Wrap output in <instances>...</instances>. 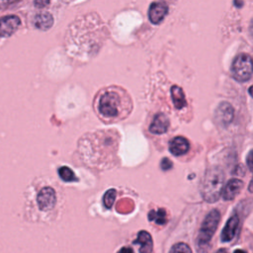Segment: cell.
I'll return each mask as SVG.
<instances>
[{"mask_svg": "<svg viewBox=\"0 0 253 253\" xmlns=\"http://www.w3.org/2000/svg\"><path fill=\"white\" fill-rule=\"evenodd\" d=\"M224 186V173L219 166L210 167L201 183V194L208 203H215L221 196Z\"/></svg>", "mask_w": 253, "mask_h": 253, "instance_id": "1", "label": "cell"}, {"mask_svg": "<svg viewBox=\"0 0 253 253\" xmlns=\"http://www.w3.org/2000/svg\"><path fill=\"white\" fill-rule=\"evenodd\" d=\"M220 220V213L217 210L211 211L204 218L196 239L197 248L201 251L206 249L211 240Z\"/></svg>", "mask_w": 253, "mask_h": 253, "instance_id": "2", "label": "cell"}, {"mask_svg": "<svg viewBox=\"0 0 253 253\" xmlns=\"http://www.w3.org/2000/svg\"><path fill=\"white\" fill-rule=\"evenodd\" d=\"M253 73V60L250 55L241 53L235 57L231 65L232 77L238 82L248 81Z\"/></svg>", "mask_w": 253, "mask_h": 253, "instance_id": "3", "label": "cell"}, {"mask_svg": "<svg viewBox=\"0 0 253 253\" xmlns=\"http://www.w3.org/2000/svg\"><path fill=\"white\" fill-rule=\"evenodd\" d=\"M120 97L113 91L104 93L99 100V112L106 118H115L119 114Z\"/></svg>", "mask_w": 253, "mask_h": 253, "instance_id": "4", "label": "cell"}, {"mask_svg": "<svg viewBox=\"0 0 253 253\" xmlns=\"http://www.w3.org/2000/svg\"><path fill=\"white\" fill-rule=\"evenodd\" d=\"M213 117L217 125L227 126L234 118V109L228 102H221L215 109Z\"/></svg>", "mask_w": 253, "mask_h": 253, "instance_id": "5", "label": "cell"}, {"mask_svg": "<svg viewBox=\"0 0 253 253\" xmlns=\"http://www.w3.org/2000/svg\"><path fill=\"white\" fill-rule=\"evenodd\" d=\"M21 20L16 15H8L0 18V37H11L20 27Z\"/></svg>", "mask_w": 253, "mask_h": 253, "instance_id": "6", "label": "cell"}, {"mask_svg": "<svg viewBox=\"0 0 253 253\" xmlns=\"http://www.w3.org/2000/svg\"><path fill=\"white\" fill-rule=\"evenodd\" d=\"M37 202L40 210L48 211L51 210L56 203L55 192L50 187L42 188L37 197Z\"/></svg>", "mask_w": 253, "mask_h": 253, "instance_id": "7", "label": "cell"}, {"mask_svg": "<svg viewBox=\"0 0 253 253\" xmlns=\"http://www.w3.org/2000/svg\"><path fill=\"white\" fill-rule=\"evenodd\" d=\"M168 13V6L165 2H152L148 9V19L153 25L160 24Z\"/></svg>", "mask_w": 253, "mask_h": 253, "instance_id": "8", "label": "cell"}, {"mask_svg": "<svg viewBox=\"0 0 253 253\" xmlns=\"http://www.w3.org/2000/svg\"><path fill=\"white\" fill-rule=\"evenodd\" d=\"M243 182L240 179L232 178L226 182L223 186L221 196L224 201H231L233 200L243 189Z\"/></svg>", "mask_w": 253, "mask_h": 253, "instance_id": "9", "label": "cell"}, {"mask_svg": "<svg viewBox=\"0 0 253 253\" xmlns=\"http://www.w3.org/2000/svg\"><path fill=\"white\" fill-rule=\"evenodd\" d=\"M238 225H239V217L236 214L231 215L228 220L226 221L224 227L222 228L221 234H220V239L222 242H229L231 241L236 233H237V229H238Z\"/></svg>", "mask_w": 253, "mask_h": 253, "instance_id": "10", "label": "cell"}, {"mask_svg": "<svg viewBox=\"0 0 253 253\" xmlns=\"http://www.w3.org/2000/svg\"><path fill=\"white\" fill-rule=\"evenodd\" d=\"M190 149V143L184 136H175L169 142V150L175 156L186 154Z\"/></svg>", "mask_w": 253, "mask_h": 253, "instance_id": "11", "label": "cell"}, {"mask_svg": "<svg viewBox=\"0 0 253 253\" xmlns=\"http://www.w3.org/2000/svg\"><path fill=\"white\" fill-rule=\"evenodd\" d=\"M168 127H169L168 117L166 115H164L163 113H159V114L155 115V117L149 126V130H150V132H152L154 134H162L167 131Z\"/></svg>", "mask_w": 253, "mask_h": 253, "instance_id": "12", "label": "cell"}, {"mask_svg": "<svg viewBox=\"0 0 253 253\" xmlns=\"http://www.w3.org/2000/svg\"><path fill=\"white\" fill-rule=\"evenodd\" d=\"M34 25L37 29L41 30V31H48L52 26H53V17L49 12L43 11V12H40L38 13L35 17H34Z\"/></svg>", "mask_w": 253, "mask_h": 253, "instance_id": "13", "label": "cell"}, {"mask_svg": "<svg viewBox=\"0 0 253 253\" xmlns=\"http://www.w3.org/2000/svg\"><path fill=\"white\" fill-rule=\"evenodd\" d=\"M135 244H139V253H151L153 248V242L151 235L145 231L141 230L138 232L136 239L133 241Z\"/></svg>", "mask_w": 253, "mask_h": 253, "instance_id": "14", "label": "cell"}, {"mask_svg": "<svg viewBox=\"0 0 253 253\" xmlns=\"http://www.w3.org/2000/svg\"><path fill=\"white\" fill-rule=\"evenodd\" d=\"M171 97H172V101H173V104L176 109L180 110L187 106L185 94L181 87H179L177 85H173L171 87Z\"/></svg>", "mask_w": 253, "mask_h": 253, "instance_id": "15", "label": "cell"}, {"mask_svg": "<svg viewBox=\"0 0 253 253\" xmlns=\"http://www.w3.org/2000/svg\"><path fill=\"white\" fill-rule=\"evenodd\" d=\"M148 219L151 221L156 222L157 224H165L167 219H166V211L164 209H158L157 211H150L148 213Z\"/></svg>", "mask_w": 253, "mask_h": 253, "instance_id": "16", "label": "cell"}, {"mask_svg": "<svg viewBox=\"0 0 253 253\" xmlns=\"http://www.w3.org/2000/svg\"><path fill=\"white\" fill-rule=\"evenodd\" d=\"M58 175L65 182H74L77 181V177L75 173L67 166H61L58 169Z\"/></svg>", "mask_w": 253, "mask_h": 253, "instance_id": "17", "label": "cell"}, {"mask_svg": "<svg viewBox=\"0 0 253 253\" xmlns=\"http://www.w3.org/2000/svg\"><path fill=\"white\" fill-rule=\"evenodd\" d=\"M169 253H192V249L188 244L179 242L171 247Z\"/></svg>", "mask_w": 253, "mask_h": 253, "instance_id": "18", "label": "cell"}, {"mask_svg": "<svg viewBox=\"0 0 253 253\" xmlns=\"http://www.w3.org/2000/svg\"><path fill=\"white\" fill-rule=\"evenodd\" d=\"M115 198H116V191L114 189H110L106 192V194L104 195V205L107 209L112 208L115 202Z\"/></svg>", "mask_w": 253, "mask_h": 253, "instance_id": "19", "label": "cell"}, {"mask_svg": "<svg viewBox=\"0 0 253 253\" xmlns=\"http://www.w3.org/2000/svg\"><path fill=\"white\" fill-rule=\"evenodd\" d=\"M160 167L162 170L164 171H167V170H170L172 167H173V164H172V161L169 159V158H163L161 160V163H160Z\"/></svg>", "mask_w": 253, "mask_h": 253, "instance_id": "20", "label": "cell"}, {"mask_svg": "<svg viewBox=\"0 0 253 253\" xmlns=\"http://www.w3.org/2000/svg\"><path fill=\"white\" fill-rule=\"evenodd\" d=\"M20 0H0V10H5Z\"/></svg>", "mask_w": 253, "mask_h": 253, "instance_id": "21", "label": "cell"}, {"mask_svg": "<svg viewBox=\"0 0 253 253\" xmlns=\"http://www.w3.org/2000/svg\"><path fill=\"white\" fill-rule=\"evenodd\" d=\"M246 164L249 170L253 173V149H251L246 156Z\"/></svg>", "mask_w": 253, "mask_h": 253, "instance_id": "22", "label": "cell"}, {"mask_svg": "<svg viewBox=\"0 0 253 253\" xmlns=\"http://www.w3.org/2000/svg\"><path fill=\"white\" fill-rule=\"evenodd\" d=\"M50 0H34V5L37 8H44L49 4Z\"/></svg>", "mask_w": 253, "mask_h": 253, "instance_id": "23", "label": "cell"}, {"mask_svg": "<svg viewBox=\"0 0 253 253\" xmlns=\"http://www.w3.org/2000/svg\"><path fill=\"white\" fill-rule=\"evenodd\" d=\"M117 253H134V252H133V250H132L131 248H129V247H123V248H121Z\"/></svg>", "mask_w": 253, "mask_h": 253, "instance_id": "24", "label": "cell"}, {"mask_svg": "<svg viewBox=\"0 0 253 253\" xmlns=\"http://www.w3.org/2000/svg\"><path fill=\"white\" fill-rule=\"evenodd\" d=\"M234 5L237 6L238 8H241L243 6V1H241V0H234Z\"/></svg>", "mask_w": 253, "mask_h": 253, "instance_id": "25", "label": "cell"}, {"mask_svg": "<svg viewBox=\"0 0 253 253\" xmlns=\"http://www.w3.org/2000/svg\"><path fill=\"white\" fill-rule=\"evenodd\" d=\"M249 33H250V35L253 37V19L251 20L250 25H249Z\"/></svg>", "mask_w": 253, "mask_h": 253, "instance_id": "26", "label": "cell"}, {"mask_svg": "<svg viewBox=\"0 0 253 253\" xmlns=\"http://www.w3.org/2000/svg\"><path fill=\"white\" fill-rule=\"evenodd\" d=\"M248 92H249V95L253 98V85L250 86V88L248 89Z\"/></svg>", "mask_w": 253, "mask_h": 253, "instance_id": "27", "label": "cell"}, {"mask_svg": "<svg viewBox=\"0 0 253 253\" xmlns=\"http://www.w3.org/2000/svg\"><path fill=\"white\" fill-rule=\"evenodd\" d=\"M233 253H246L244 250H242V249H236Z\"/></svg>", "mask_w": 253, "mask_h": 253, "instance_id": "28", "label": "cell"}, {"mask_svg": "<svg viewBox=\"0 0 253 253\" xmlns=\"http://www.w3.org/2000/svg\"><path fill=\"white\" fill-rule=\"evenodd\" d=\"M217 253H226L225 249H220L219 251H217Z\"/></svg>", "mask_w": 253, "mask_h": 253, "instance_id": "29", "label": "cell"}]
</instances>
